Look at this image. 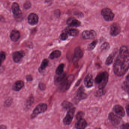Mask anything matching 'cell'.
Masks as SVG:
<instances>
[{"label":"cell","instance_id":"f546056e","mask_svg":"<svg viewBox=\"0 0 129 129\" xmlns=\"http://www.w3.org/2000/svg\"><path fill=\"white\" fill-rule=\"evenodd\" d=\"M97 41L95 40L90 44L87 47V49L89 50H93L96 46L97 44Z\"/></svg>","mask_w":129,"mask_h":129},{"label":"cell","instance_id":"d6a6232c","mask_svg":"<svg viewBox=\"0 0 129 129\" xmlns=\"http://www.w3.org/2000/svg\"><path fill=\"white\" fill-rule=\"evenodd\" d=\"M68 35L65 31H64L60 35V36H59V38L61 40L64 41L67 40V38H68Z\"/></svg>","mask_w":129,"mask_h":129},{"label":"cell","instance_id":"d6986e66","mask_svg":"<svg viewBox=\"0 0 129 129\" xmlns=\"http://www.w3.org/2000/svg\"><path fill=\"white\" fill-rule=\"evenodd\" d=\"M87 123L85 119L82 118L78 120L75 124V128L77 129H84L87 126Z\"/></svg>","mask_w":129,"mask_h":129},{"label":"cell","instance_id":"5bb4252c","mask_svg":"<svg viewBox=\"0 0 129 129\" xmlns=\"http://www.w3.org/2000/svg\"><path fill=\"white\" fill-rule=\"evenodd\" d=\"M28 21L30 24L31 25H35L38 23L39 17L38 15L35 13H31L28 17Z\"/></svg>","mask_w":129,"mask_h":129},{"label":"cell","instance_id":"8992f818","mask_svg":"<svg viewBox=\"0 0 129 129\" xmlns=\"http://www.w3.org/2000/svg\"><path fill=\"white\" fill-rule=\"evenodd\" d=\"M101 14L104 19L107 21H112L114 18V14L109 8H104L102 10Z\"/></svg>","mask_w":129,"mask_h":129},{"label":"cell","instance_id":"4fadbf2b","mask_svg":"<svg viewBox=\"0 0 129 129\" xmlns=\"http://www.w3.org/2000/svg\"><path fill=\"white\" fill-rule=\"evenodd\" d=\"M96 35V33L94 30H85L83 31L82 37L85 40H89L94 38Z\"/></svg>","mask_w":129,"mask_h":129},{"label":"cell","instance_id":"ab89813d","mask_svg":"<svg viewBox=\"0 0 129 129\" xmlns=\"http://www.w3.org/2000/svg\"><path fill=\"white\" fill-rule=\"evenodd\" d=\"M126 111L127 114V115L128 116V114H129V105H127V106L126 107Z\"/></svg>","mask_w":129,"mask_h":129},{"label":"cell","instance_id":"52a82bcc","mask_svg":"<svg viewBox=\"0 0 129 129\" xmlns=\"http://www.w3.org/2000/svg\"><path fill=\"white\" fill-rule=\"evenodd\" d=\"M75 112V108L74 107L68 110L66 116L63 119V123L65 125H69L71 123L74 116Z\"/></svg>","mask_w":129,"mask_h":129},{"label":"cell","instance_id":"836d02e7","mask_svg":"<svg viewBox=\"0 0 129 129\" xmlns=\"http://www.w3.org/2000/svg\"><path fill=\"white\" fill-rule=\"evenodd\" d=\"M101 49L102 50H107L109 49L110 45L108 43H105L101 46Z\"/></svg>","mask_w":129,"mask_h":129},{"label":"cell","instance_id":"60d3db41","mask_svg":"<svg viewBox=\"0 0 129 129\" xmlns=\"http://www.w3.org/2000/svg\"><path fill=\"white\" fill-rule=\"evenodd\" d=\"M6 126H4V125H1V126H0V128H1V129H6Z\"/></svg>","mask_w":129,"mask_h":129},{"label":"cell","instance_id":"ac0fdd59","mask_svg":"<svg viewBox=\"0 0 129 129\" xmlns=\"http://www.w3.org/2000/svg\"><path fill=\"white\" fill-rule=\"evenodd\" d=\"M24 86V81L22 80H18L16 81L12 86L13 90L15 91H19Z\"/></svg>","mask_w":129,"mask_h":129},{"label":"cell","instance_id":"9a60e30c","mask_svg":"<svg viewBox=\"0 0 129 129\" xmlns=\"http://www.w3.org/2000/svg\"><path fill=\"white\" fill-rule=\"evenodd\" d=\"M83 51L80 47H77L75 50L74 55L73 61L74 62L78 61L83 57Z\"/></svg>","mask_w":129,"mask_h":129},{"label":"cell","instance_id":"e575fe53","mask_svg":"<svg viewBox=\"0 0 129 129\" xmlns=\"http://www.w3.org/2000/svg\"><path fill=\"white\" fill-rule=\"evenodd\" d=\"M24 7L25 9H28L31 7V3L30 2L28 1H27L24 4Z\"/></svg>","mask_w":129,"mask_h":129},{"label":"cell","instance_id":"ffe728a7","mask_svg":"<svg viewBox=\"0 0 129 129\" xmlns=\"http://www.w3.org/2000/svg\"><path fill=\"white\" fill-rule=\"evenodd\" d=\"M66 78L65 73H62L60 75H57L55 78V83L56 85L59 86L62 81Z\"/></svg>","mask_w":129,"mask_h":129},{"label":"cell","instance_id":"8d00e7d4","mask_svg":"<svg viewBox=\"0 0 129 129\" xmlns=\"http://www.w3.org/2000/svg\"><path fill=\"white\" fill-rule=\"evenodd\" d=\"M39 87L41 90H45L46 89V86L43 83H40L39 84Z\"/></svg>","mask_w":129,"mask_h":129},{"label":"cell","instance_id":"f35d334b","mask_svg":"<svg viewBox=\"0 0 129 129\" xmlns=\"http://www.w3.org/2000/svg\"><path fill=\"white\" fill-rule=\"evenodd\" d=\"M26 80L27 81H32L33 80V77L31 76V75H27L26 77Z\"/></svg>","mask_w":129,"mask_h":129},{"label":"cell","instance_id":"484cf974","mask_svg":"<svg viewBox=\"0 0 129 129\" xmlns=\"http://www.w3.org/2000/svg\"><path fill=\"white\" fill-rule=\"evenodd\" d=\"M129 75H127L126 77V80L123 82L122 86V88L123 90L127 93L129 92Z\"/></svg>","mask_w":129,"mask_h":129},{"label":"cell","instance_id":"6da1fadb","mask_svg":"<svg viewBox=\"0 0 129 129\" xmlns=\"http://www.w3.org/2000/svg\"><path fill=\"white\" fill-rule=\"evenodd\" d=\"M129 56L119 54L115 61L113 70L115 74L118 77L124 75L129 69Z\"/></svg>","mask_w":129,"mask_h":129},{"label":"cell","instance_id":"74e56055","mask_svg":"<svg viewBox=\"0 0 129 129\" xmlns=\"http://www.w3.org/2000/svg\"><path fill=\"white\" fill-rule=\"evenodd\" d=\"M129 123H127L125 124H122V125L121 126L120 128L123 129H128L129 128Z\"/></svg>","mask_w":129,"mask_h":129},{"label":"cell","instance_id":"d590c367","mask_svg":"<svg viewBox=\"0 0 129 129\" xmlns=\"http://www.w3.org/2000/svg\"><path fill=\"white\" fill-rule=\"evenodd\" d=\"M84 115V113L83 112H79L78 113H77V115H76V119H77V120H78L81 119V118H83V117Z\"/></svg>","mask_w":129,"mask_h":129},{"label":"cell","instance_id":"3957f363","mask_svg":"<svg viewBox=\"0 0 129 129\" xmlns=\"http://www.w3.org/2000/svg\"><path fill=\"white\" fill-rule=\"evenodd\" d=\"M108 118L112 124L117 127L118 126L120 127L122 124L123 121L121 117L118 116L113 112L109 113Z\"/></svg>","mask_w":129,"mask_h":129},{"label":"cell","instance_id":"603a6c76","mask_svg":"<svg viewBox=\"0 0 129 129\" xmlns=\"http://www.w3.org/2000/svg\"><path fill=\"white\" fill-rule=\"evenodd\" d=\"M61 53L59 50H55L51 53L49 56V58L51 59L57 58L61 56Z\"/></svg>","mask_w":129,"mask_h":129},{"label":"cell","instance_id":"8fae6325","mask_svg":"<svg viewBox=\"0 0 129 129\" xmlns=\"http://www.w3.org/2000/svg\"><path fill=\"white\" fill-rule=\"evenodd\" d=\"M113 111H114V114L121 117H123L125 115V111L121 106L119 105L114 106L113 107Z\"/></svg>","mask_w":129,"mask_h":129},{"label":"cell","instance_id":"277c9868","mask_svg":"<svg viewBox=\"0 0 129 129\" xmlns=\"http://www.w3.org/2000/svg\"><path fill=\"white\" fill-rule=\"evenodd\" d=\"M47 109V105L46 103H41L38 105L33 111L31 115V118H33L37 117L39 114L45 112Z\"/></svg>","mask_w":129,"mask_h":129},{"label":"cell","instance_id":"f1b7e54d","mask_svg":"<svg viewBox=\"0 0 129 129\" xmlns=\"http://www.w3.org/2000/svg\"><path fill=\"white\" fill-rule=\"evenodd\" d=\"M34 102V98L33 96H30L29 98H28L27 101L26 102V107L27 108H29L31 106V105Z\"/></svg>","mask_w":129,"mask_h":129},{"label":"cell","instance_id":"5b68a950","mask_svg":"<svg viewBox=\"0 0 129 129\" xmlns=\"http://www.w3.org/2000/svg\"><path fill=\"white\" fill-rule=\"evenodd\" d=\"M74 79V76L72 75H71L68 77H66L62 83L59 85V89L62 91H65L68 89Z\"/></svg>","mask_w":129,"mask_h":129},{"label":"cell","instance_id":"e0dca14e","mask_svg":"<svg viewBox=\"0 0 129 129\" xmlns=\"http://www.w3.org/2000/svg\"><path fill=\"white\" fill-rule=\"evenodd\" d=\"M84 83L85 86L87 88L92 87L93 85V80L92 74H89L87 75L84 79Z\"/></svg>","mask_w":129,"mask_h":129},{"label":"cell","instance_id":"d4e9b609","mask_svg":"<svg viewBox=\"0 0 129 129\" xmlns=\"http://www.w3.org/2000/svg\"><path fill=\"white\" fill-rule=\"evenodd\" d=\"M116 53V52H114L109 56L106 59V64L108 66H109L112 63Z\"/></svg>","mask_w":129,"mask_h":129},{"label":"cell","instance_id":"2e32d148","mask_svg":"<svg viewBox=\"0 0 129 129\" xmlns=\"http://www.w3.org/2000/svg\"><path fill=\"white\" fill-rule=\"evenodd\" d=\"M67 23L69 26L74 27H79L81 24L80 21L73 17L69 18L67 20Z\"/></svg>","mask_w":129,"mask_h":129},{"label":"cell","instance_id":"30bf717a","mask_svg":"<svg viewBox=\"0 0 129 129\" xmlns=\"http://www.w3.org/2000/svg\"><path fill=\"white\" fill-rule=\"evenodd\" d=\"M24 52L23 51H16L12 54V58L13 61L15 63H18L24 56Z\"/></svg>","mask_w":129,"mask_h":129},{"label":"cell","instance_id":"7a4b0ae2","mask_svg":"<svg viewBox=\"0 0 129 129\" xmlns=\"http://www.w3.org/2000/svg\"><path fill=\"white\" fill-rule=\"evenodd\" d=\"M109 75L106 72H101L95 78V82L99 89H103L108 81Z\"/></svg>","mask_w":129,"mask_h":129},{"label":"cell","instance_id":"7402d4cb","mask_svg":"<svg viewBox=\"0 0 129 129\" xmlns=\"http://www.w3.org/2000/svg\"><path fill=\"white\" fill-rule=\"evenodd\" d=\"M65 31L68 34V35L72 37H76L79 34V31L78 30L75 28H67L65 30Z\"/></svg>","mask_w":129,"mask_h":129},{"label":"cell","instance_id":"cb8c5ba5","mask_svg":"<svg viewBox=\"0 0 129 129\" xmlns=\"http://www.w3.org/2000/svg\"><path fill=\"white\" fill-rule=\"evenodd\" d=\"M49 64V61L47 59H45L43 60L41 65L40 67L39 68L38 71L40 72H41L48 66Z\"/></svg>","mask_w":129,"mask_h":129},{"label":"cell","instance_id":"1f68e13d","mask_svg":"<svg viewBox=\"0 0 129 129\" xmlns=\"http://www.w3.org/2000/svg\"><path fill=\"white\" fill-rule=\"evenodd\" d=\"M105 93V90L103 89H99V90L96 91L95 93V96L97 97H100L102 96Z\"/></svg>","mask_w":129,"mask_h":129},{"label":"cell","instance_id":"44dd1931","mask_svg":"<svg viewBox=\"0 0 129 129\" xmlns=\"http://www.w3.org/2000/svg\"><path fill=\"white\" fill-rule=\"evenodd\" d=\"M21 37L20 32L17 30H13L10 34V37L12 41L16 42L18 41Z\"/></svg>","mask_w":129,"mask_h":129},{"label":"cell","instance_id":"7c38bea8","mask_svg":"<svg viewBox=\"0 0 129 129\" xmlns=\"http://www.w3.org/2000/svg\"><path fill=\"white\" fill-rule=\"evenodd\" d=\"M87 97V95L84 92V89L83 86L79 88L78 90L77 95L75 98L76 102H79L80 100L85 99Z\"/></svg>","mask_w":129,"mask_h":129},{"label":"cell","instance_id":"4dcf8cb0","mask_svg":"<svg viewBox=\"0 0 129 129\" xmlns=\"http://www.w3.org/2000/svg\"><path fill=\"white\" fill-rule=\"evenodd\" d=\"M6 53L3 51L0 52V67L1 66L3 62L6 59Z\"/></svg>","mask_w":129,"mask_h":129},{"label":"cell","instance_id":"4316f807","mask_svg":"<svg viewBox=\"0 0 129 129\" xmlns=\"http://www.w3.org/2000/svg\"><path fill=\"white\" fill-rule=\"evenodd\" d=\"M62 106L66 109L69 110L70 109L74 107L72 103L68 101H64L62 103Z\"/></svg>","mask_w":129,"mask_h":129},{"label":"cell","instance_id":"b9f144b4","mask_svg":"<svg viewBox=\"0 0 129 129\" xmlns=\"http://www.w3.org/2000/svg\"><path fill=\"white\" fill-rule=\"evenodd\" d=\"M80 81H81V80L78 81V82H77V83H76V86H78V85H79V84H80Z\"/></svg>","mask_w":129,"mask_h":129},{"label":"cell","instance_id":"9c48e42d","mask_svg":"<svg viewBox=\"0 0 129 129\" xmlns=\"http://www.w3.org/2000/svg\"><path fill=\"white\" fill-rule=\"evenodd\" d=\"M12 8L13 15L15 18H20L21 16L22 12L19 4L16 3H13L12 5Z\"/></svg>","mask_w":129,"mask_h":129},{"label":"cell","instance_id":"ba28073f","mask_svg":"<svg viewBox=\"0 0 129 129\" xmlns=\"http://www.w3.org/2000/svg\"><path fill=\"white\" fill-rule=\"evenodd\" d=\"M121 31L120 25L117 23H114L111 25L110 28V34L111 36L115 37L118 35Z\"/></svg>","mask_w":129,"mask_h":129},{"label":"cell","instance_id":"83f0119b","mask_svg":"<svg viewBox=\"0 0 129 129\" xmlns=\"http://www.w3.org/2000/svg\"><path fill=\"white\" fill-rule=\"evenodd\" d=\"M64 66V64L62 63L60 64L58 66L56 70V75H60L63 73Z\"/></svg>","mask_w":129,"mask_h":129}]
</instances>
